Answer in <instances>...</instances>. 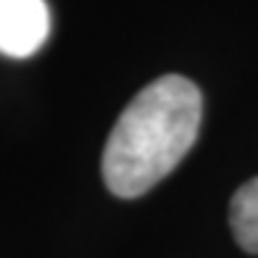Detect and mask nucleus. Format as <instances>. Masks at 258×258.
Masks as SVG:
<instances>
[{"label":"nucleus","mask_w":258,"mask_h":258,"mask_svg":"<svg viewBox=\"0 0 258 258\" xmlns=\"http://www.w3.org/2000/svg\"><path fill=\"white\" fill-rule=\"evenodd\" d=\"M203 119L195 82L166 74L132 98L116 119L103 150V179L119 198L156 187L192 148Z\"/></svg>","instance_id":"obj_1"},{"label":"nucleus","mask_w":258,"mask_h":258,"mask_svg":"<svg viewBox=\"0 0 258 258\" xmlns=\"http://www.w3.org/2000/svg\"><path fill=\"white\" fill-rule=\"evenodd\" d=\"M50 34L45 0H0V53L8 58L34 55Z\"/></svg>","instance_id":"obj_2"},{"label":"nucleus","mask_w":258,"mask_h":258,"mask_svg":"<svg viewBox=\"0 0 258 258\" xmlns=\"http://www.w3.org/2000/svg\"><path fill=\"white\" fill-rule=\"evenodd\" d=\"M229 224L242 250L258 253V177L245 182L229 203Z\"/></svg>","instance_id":"obj_3"}]
</instances>
